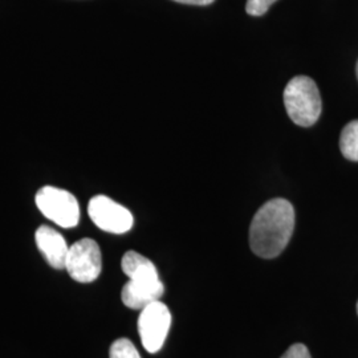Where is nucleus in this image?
I'll list each match as a JSON object with an SVG mask.
<instances>
[{"label":"nucleus","mask_w":358,"mask_h":358,"mask_svg":"<svg viewBox=\"0 0 358 358\" xmlns=\"http://www.w3.org/2000/svg\"><path fill=\"white\" fill-rule=\"evenodd\" d=\"M294 230V208L282 198L262 206L250 226V245L255 255L273 259L289 243Z\"/></svg>","instance_id":"1"},{"label":"nucleus","mask_w":358,"mask_h":358,"mask_svg":"<svg viewBox=\"0 0 358 358\" xmlns=\"http://www.w3.org/2000/svg\"><path fill=\"white\" fill-rule=\"evenodd\" d=\"M284 105L296 125L308 128L320 118L322 103L316 83L307 76H296L284 90Z\"/></svg>","instance_id":"2"},{"label":"nucleus","mask_w":358,"mask_h":358,"mask_svg":"<svg viewBox=\"0 0 358 358\" xmlns=\"http://www.w3.org/2000/svg\"><path fill=\"white\" fill-rule=\"evenodd\" d=\"M36 206L41 214L63 229L76 227L80 206L73 194L53 186H45L36 194Z\"/></svg>","instance_id":"3"},{"label":"nucleus","mask_w":358,"mask_h":358,"mask_svg":"<svg viewBox=\"0 0 358 358\" xmlns=\"http://www.w3.org/2000/svg\"><path fill=\"white\" fill-rule=\"evenodd\" d=\"M65 269L69 276L78 282H94L103 269V257L99 244L85 238L69 247Z\"/></svg>","instance_id":"4"},{"label":"nucleus","mask_w":358,"mask_h":358,"mask_svg":"<svg viewBox=\"0 0 358 358\" xmlns=\"http://www.w3.org/2000/svg\"><path fill=\"white\" fill-rule=\"evenodd\" d=\"M170 325L171 313L159 300L142 309L138 317V333L142 345L149 353H157L161 350L170 331Z\"/></svg>","instance_id":"5"},{"label":"nucleus","mask_w":358,"mask_h":358,"mask_svg":"<svg viewBox=\"0 0 358 358\" xmlns=\"http://www.w3.org/2000/svg\"><path fill=\"white\" fill-rule=\"evenodd\" d=\"M88 214L99 229L110 234H125L134 223L133 215L127 207L118 205L105 195H97L90 199Z\"/></svg>","instance_id":"6"},{"label":"nucleus","mask_w":358,"mask_h":358,"mask_svg":"<svg viewBox=\"0 0 358 358\" xmlns=\"http://www.w3.org/2000/svg\"><path fill=\"white\" fill-rule=\"evenodd\" d=\"M35 241L52 268L65 269L69 247L59 231L50 226H40L35 234Z\"/></svg>","instance_id":"7"},{"label":"nucleus","mask_w":358,"mask_h":358,"mask_svg":"<svg viewBox=\"0 0 358 358\" xmlns=\"http://www.w3.org/2000/svg\"><path fill=\"white\" fill-rule=\"evenodd\" d=\"M165 292V287L161 280L155 282H133L129 280L121 292L122 303L136 310H142L154 301H158Z\"/></svg>","instance_id":"8"},{"label":"nucleus","mask_w":358,"mask_h":358,"mask_svg":"<svg viewBox=\"0 0 358 358\" xmlns=\"http://www.w3.org/2000/svg\"><path fill=\"white\" fill-rule=\"evenodd\" d=\"M124 273L133 282H155L159 280L158 271L153 263L136 251H128L121 262Z\"/></svg>","instance_id":"9"},{"label":"nucleus","mask_w":358,"mask_h":358,"mask_svg":"<svg viewBox=\"0 0 358 358\" xmlns=\"http://www.w3.org/2000/svg\"><path fill=\"white\" fill-rule=\"evenodd\" d=\"M340 150L346 159L358 162V120L350 121L340 136Z\"/></svg>","instance_id":"10"},{"label":"nucleus","mask_w":358,"mask_h":358,"mask_svg":"<svg viewBox=\"0 0 358 358\" xmlns=\"http://www.w3.org/2000/svg\"><path fill=\"white\" fill-rule=\"evenodd\" d=\"M110 358H141L137 348L128 338H118L110 346Z\"/></svg>","instance_id":"11"},{"label":"nucleus","mask_w":358,"mask_h":358,"mask_svg":"<svg viewBox=\"0 0 358 358\" xmlns=\"http://www.w3.org/2000/svg\"><path fill=\"white\" fill-rule=\"evenodd\" d=\"M275 1L276 0H247L245 11L251 16H262L268 11Z\"/></svg>","instance_id":"12"},{"label":"nucleus","mask_w":358,"mask_h":358,"mask_svg":"<svg viewBox=\"0 0 358 358\" xmlns=\"http://www.w3.org/2000/svg\"><path fill=\"white\" fill-rule=\"evenodd\" d=\"M280 358H312L304 344H294L287 349V352Z\"/></svg>","instance_id":"13"},{"label":"nucleus","mask_w":358,"mask_h":358,"mask_svg":"<svg viewBox=\"0 0 358 358\" xmlns=\"http://www.w3.org/2000/svg\"><path fill=\"white\" fill-rule=\"evenodd\" d=\"M182 4H192V6H208L211 4L214 0H174Z\"/></svg>","instance_id":"14"},{"label":"nucleus","mask_w":358,"mask_h":358,"mask_svg":"<svg viewBox=\"0 0 358 358\" xmlns=\"http://www.w3.org/2000/svg\"><path fill=\"white\" fill-rule=\"evenodd\" d=\"M356 72H357V78H358V62H357V68H356Z\"/></svg>","instance_id":"15"},{"label":"nucleus","mask_w":358,"mask_h":358,"mask_svg":"<svg viewBox=\"0 0 358 358\" xmlns=\"http://www.w3.org/2000/svg\"><path fill=\"white\" fill-rule=\"evenodd\" d=\"M357 313H358V303H357Z\"/></svg>","instance_id":"16"}]
</instances>
